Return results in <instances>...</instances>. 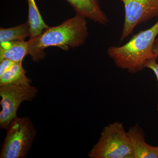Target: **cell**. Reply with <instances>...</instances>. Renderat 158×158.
Returning a JSON list of instances; mask_svg holds the SVG:
<instances>
[{
	"label": "cell",
	"mask_w": 158,
	"mask_h": 158,
	"mask_svg": "<svg viewBox=\"0 0 158 158\" xmlns=\"http://www.w3.org/2000/svg\"><path fill=\"white\" fill-rule=\"evenodd\" d=\"M88 36L86 18L77 14L60 25L49 27L41 35L28 41L29 54L33 61L38 62L45 56L44 49L57 47L64 50L84 44Z\"/></svg>",
	"instance_id": "obj_1"
},
{
	"label": "cell",
	"mask_w": 158,
	"mask_h": 158,
	"mask_svg": "<svg viewBox=\"0 0 158 158\" xmlns=\"http://www.w3.org/2000/svg\"><path fill=\"white\" fill-rule=\"evenodd\" d=\"M158 35V21L149 28L134 35L124 45L110 47L107 55L118 68L131 73L140 72L148 61L157 59L153 47Z\"/></svg>",
	"instance_id": "obj_2"
},
{
	"label": "cell",
	"mask_w": 158,
	"mask_h": 158,
	"mask_svg": "<svg viewBox=\"0 0 158 158\" xmlns=\"http://www.w3.org/2000/svg\"><path fill=\"white\" fill-rule=\"evenodd\" d=\"M88 156L90 158H134L123 123L116 121L106 126Z\"/></svg>",
	"instance_id": "obj_3"
},
{
	"label": "cell",
	"mask_w": 158,
	"mask_h": 158,
	"mask_svg": "<svg viewBox=\"0 0 158 158\" xmlns=\"http://www.w3.org/2000/svg\"><path fill=\"white\" fill-rule=\"evenodd\" d=\"M7 130L0 158H27L37 135L31 119L27 116L17 117Z\"/></svg>",
	"instance_id": "obj_4"
},
{
	"label": "cell",
	"mask_w": 158,
	"mask_h": 158,
	"mask_svg": "<svg viewBox=\"0 0 158 158\" xmlns=\"http://www.w3.org/2000/svg\"><path fill=\"white\" fill-rule=\"evenodd\" d=\"M38 90L31 85H6L0 86L2 98L0 113V128L8 129L17 117V112L24 102H30L37 96Z\"/></svg>",
	"instance_id": "obj_5"
},
{
	"label": "cell",
	"mask_w": 158,
	"mask_h": 158,
	"mask_svg": "<svg viewBox=\"0 0 158 158\" xmlns=\"http://www.w3.org/2000/svg\"><path fill=\"white\" fill-rule=\"evenodd\" d=\"M124 6L125 18L120 42L140 24L158 17V0H120Z\"/></svg>",
	"instance_id": "obj_6"
},
{
	"label": "cell",
	"mask_w": 158,
	"mask_h": 158,
	"mask_svg": "<svg viewBox=\"0 0 158 158\" xmlns=\"http://www.w3.org/2000/svg\"><path fill=\"white\" fill-rule=\"evenodd\" d=\"M127 132L134 158H157L156 146L147 144L139 123L130 127Z\"/></svg>",
	"instance_id": "obj_7"
},
{
	"label": "cell",
	"mask_w": 158,
	"mask_h": 158,
	"mask_svg": "<svg viewBox=\"0 0 158 158\" xmlns=\"http://www.w3.org/2000/svg\"><path fill=\"white\" fill-rule=\"evenodd\" d=\"M73 7L77 14L106 25L109 19L101 7L99 0H66Z\"/></svg>",
	"instance_id": "obj_8"
},
{
	"label": "cell",
	"mask_w": 158,
	"mask_h": 158,
	"mask_svg": "<svg viewBox=\"0 0 158 158\" xmlns=\"http://www.w3.org/2000/svg\"><path fill=\"white\" fill-rule=\"evenodd\" d=\"M28 54V41L15 40L0 44V61L8 59L15 62H21Z\"/></svg>",
	"instance_id": "obj_9"
},
{
	"label": "cell",
	"mask_w": 158,
	"mask_h": 158,
	"mask_svg": "<svg viewBox=\"0 0 158 158\" xmlns=\"http://www.w3.org/2000/svg\"><path fill=\"white\" fill-rule=\"evenodd\" d=\"M22 62H15L9 70L0 76V86L6 85H31V81L26 76Z\"/></svg>",
	"instance_id": "obj_10"
},
{
	"label": "cell",
	"mask_w": 158,
	"mask_h": 158,
	"mask_svg": "<svg viewBox=\"0 0 158 158\" xmlns=\"http://www.w3.org/2000/svg\"><path fill=\"white\" fill-rule=\"evenodd\" d=\"M29 7L30 39L38 37L49 27L44 21L35 0H27Z\"/></svg>",
	"instance_id": "obj_11"
},
{
	"label": "cell",
	"mask_w": 158,
	"mask_h": 158,
	"mask_svg": "<svg viewBox=\"0 0 158 158\" xmlns=\"http://www.w3.org/2000/svg\"><path fill=\"white\" fill-rule=\"evenodd\" d=\"M28 21L14 27L0 29V44L15 40H25L30 37Z\"/></svg>",
	"instance_id": "obj_12"
},
{
	"label": "cell",
	"mask_w": 158,
	"mask_h": 158,
	"mask_svg": "<svg viewBox=\"0 0 158 158\" xmlns=\"http://www.w3.org/2000/svg\"><path fill=\"white\" fill-rule=\"evenodd\" d=\"M157 59H151L146 62L145 65V68L151 69L155 74L158 82V63L156 62ZM156 109L158 111V102L157 104Z\"/></svg>",
	"instance_id": "obj_13"
},
{
	"label": "cell",
	"mask_w": 158,
	"mask_h": 158,
	"mask_svg": "<svg viewBox=\"0 0 158 158\" xmlns=\"http://www.w3.org/2000/svg\"><path fill=\"white\" fill-rule=\"evenodd\" d=\"M15 62L8 59H4L0 61V76L9 70Z\"/></svg>",
	"instance_id": "obj_14"
},
{
	"label": "cell",
	"mask_w": 158,
	"mask_h": 158,
	"mask_svg": "<svg viewBox=\"0 0 158 158\" xmlns=\"http://www.w3.org/2000/svg\"><path fill=\"white\" fill-rule=\"evenodd\" d=\"M153 51L158 58V38H156L153 47Z\"/></svg>",
	"instance_id": "obj_15"
},
{
	"label": "cell",
	"mask_w": 158,
	"mask_h": 158,
	"mask_svg": "<svg viewBox=\"0 0 158 158\" xmlns=\"http://www.w3.org/2000/svg\"><path fill=\"white\" fill-rule=\"evenodd\" d=\"M157 148V158H158V145L156 146Z\"/></svg>",
	"instance_id": "obj_16"
}]
</instances>
